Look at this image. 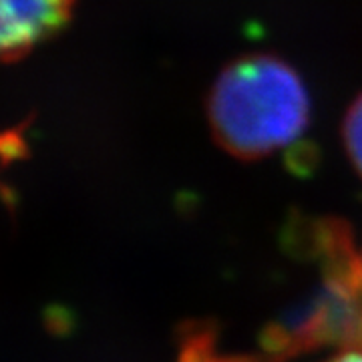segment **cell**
I'll return each mask as SVG.
<instances>
[{
	"label": "cell",
	"mask_w": 362,
	"mask_h": 362,
	"mask_svg": "<svg viewBox=\"0 0 362 362\" xmlns=\"http://www.w3.org/2000/svg\"><path fill=\"white\" fill-rule=\"evenodd\" d=\"M207 119L221 149L252 161L302 137L310 121V97L294 66L254 52L218 75L207 99Z\"/></svg>",
	"instance_id": "obj_1"
},
{
	"label": "cell",
	"mask_w": 362,
	"mask_h": 362,
	"mask_svg": "<svg viewBox=\"0 0 362 362\" xmlns=\"http://www.w3.org/2000/svg\"><path fill=\"white\" fill-rule=\"evenodd\" d=\"M75 0H0V59L18 57L61 33Z\"/></svg>",
	"instance_id": "obj_2"
},
{
	"label": "cell",
	"mask_w": 362,
	"mask_h": 362,
	"mask_svg": "<svg viewBox=\"0 0 362 362\" xmlns=\"http://www.w3.org/2000/svg\"><path fill=\"white\" fill-rule=\"evenodd\" d=\"M342 141L350 163L362 177V93L349 107L342 121Z\"/></svg>",
	"instance_id": "obj_3"
},
{
	"label": "cell",
	"mask_w": 362,
	"mask_h": 362,
	"mask_svg": "<svg viewBox=\"0 0 362 362\" xmlns=\"http://www.w3.org/2000/svg\"><path fill=\"white\" fill-rule=\"evenodd\" d=\"M177 362H242L233 356H226L221 354L216 340L209 337L207 332L202 334H194L185 342V346L181 350L180 361Z\"/></svg>",
	"instance_id": "obj_4"
},
{
	"label": "cell",
	"mask_w": 362,
	"mask_h": 362,
	"mask_svg": "<svg viewBox=\"0 0 362 362\" xmlns=\"http://www.w3.org/2000/svg\"><path fill=\"white\" fill-rule=\"evenodd\" d=\"M326 362H362V350H350V352H342L334 358Z\"/></svg>",
	"instance_id": "obj_5"
}]
</instances>
